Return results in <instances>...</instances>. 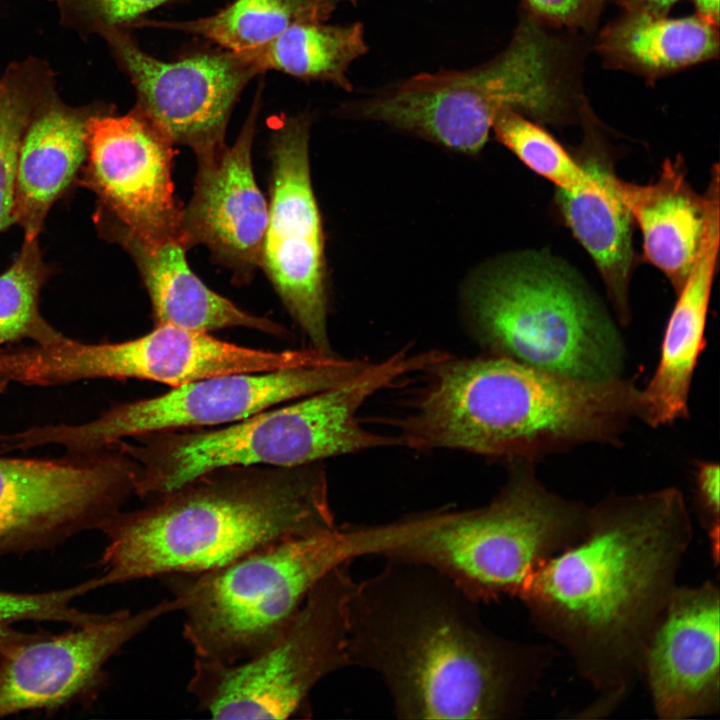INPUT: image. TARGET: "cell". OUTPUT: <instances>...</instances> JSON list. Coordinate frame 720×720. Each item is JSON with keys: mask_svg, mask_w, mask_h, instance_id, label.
Returning a JSON list of instances; mask_svg holds the SVG:
<instances>
[{"mask_svg": "<svg viewBox=\"0 0 720 720\" xmlns=\"http://www.w3.org/2000/svg\"><path fill=\"white\" fill-rule=\"evenodd\" d=\"M137 471L113 446L59 458L0 454V556L100 530L135 495Z\"/></svg>", "mask_w": 720, "mask_h": 720, "instance_id": "obj_13", "label": "cell"}, {"mask_svg": "<svg viewBox=\"0 0 720 720\" xmlns=\"http://www.w3.org/2000/svg\"><path fill=\"white\" fill-rule=\"evenodd\" d=\"M171 0H65V5L93 24L100 32L134 25L150 10Z\"/></svg>", "mask_w": 720, "mask_h": 720, "instance_id": "obj_33", "label": "cell"}, {"mask_svg": "<svg viewBox=\"0 0 720 720\" xmlns=\"http://www.w3.org/2000/svg\"><path fill=\"white\" fill-rule=\"evenodd\" d=\"M344 562L310 590L280 635L238 663L196 659L187 691L214 719H287L311 714L310 696L350 666L348 607L356 580Z\"/></svg>", "mask_w": 720, "mask_h": 720, "instance_id": "obj_10", "label": "cell"}, {"mask_svg": "<svg viewBox=\"0 0 720 720\" xmlns=\"http://www.w3.org/2000/svg\"><path fill=\"white\" fill-rule=\"evenodd\" d=\"M180 606L173 597L137 612L100 614L62 634L18 631L0 646V718L57 709L95 696L107 682L108 661L159 617Z\"/></svg>", "mask_w": 720, "mask_h": 720, "instance_id": "obj_15", "label": "cell"}, {"mask_svg": "<svg viewBox=\"0 0 720 720\" xmlns=\"http://www.w3.org/2000/svg\"><path fill=\"white\" fill-rule=\"evenodd\" d=\"M703 194L686 177L678 155L666 159L655 181L627 182L616 177L617 192L642 233L643 258L660 270L678 292L697 258L713 192L719 186V168L711 169Z\"/></svg>", "mask_w": 720, "mask_h": 720, "instance_id": "obj_21", "label": "cell"}, {"mask_svg": "<svg viewBox=\"0 0 720 720\" xmlns=\"http://www.w3.org/2000/svg\"><path fill=\"white\" fill-rule=\"evenodd\" d=\"M337 528L321 463L233 465L202 473L120 511L100 529V587L198 573L264 546Z\"/></svg>", "mask_w": 720, "mask_h": 720, "instance_id": "obj_3", "label": "cell"}, {"mask_svg": "<svg viewBox=\"0 0 720 720\" xmlns=\"http://www.w3.org/2000/svg\"><path fill=\"white\" fill-rule=\"evenodd\" d=\"M259 108L258 94L235 143L197 157L194 192L181 209L178 229V241L186 249L205 245L240 279L260 264L268 220V203L251 159Z\"/></svg>", "mask_w": 720, "mask_h": 720, "instance_id": "obj_19", "label": "cell"}, {"mask_svg": "<svg viewBox=\"0 0 720 720\" xmlns=\"http://www.w3.org/2000/svg\"><path fill=\"white\" fill-rule=\"evenodd\" d=\"M421 372L422 385L394 424L400 445L416 450L522 460L616 440L637 416L639 390L622 377L577 379L496 354H446Z\"/></svg>", "mask_w": 720, "mask_h": 720, "instance_id": "obj_4", "label": "cell"}, {"mask_svg": "<svg viewBox=\"0 0 720 720\" xmlns=\"http://www.w3.org/2000/svg\"><path fill=\"white\" fill-rule=\"evenodd\" d=\"M588 519L589 508L552 493L524 470L484 506L412 513L348 530L357 558L428 565L481 604L518 597L539 565L583 537Z\"/></svg>", "mask_w": 720, "mask_h": 720, "instance_id": "obj_6", "label": "cell"}, {"mask_svg": "<svg viewBox=\"0 0 720 720\" xmlns=\"http://www.w3.org/2000/svg\"><path fill=\"white\" fill-rule=\"evenodd\" d=\"M696 497L700 517L707 530L711 552L718 562L719 551V466L716 463H700L695 473Z\"/></svg>", "mask_w": 720, "mask_h": 720, "instance_id": "obj_34", "label": "cell"}, {"mask_svg": "<svg viewBox=\"0 0 720 720\" xmlns=\"http://www.w3.org/2000/svg\"><path fill=\"white\" fill-rule=\"evenodd\" d=\"M466 304L475 336L491 354L577 379L621 377L625 352L615 322L556 256L505 257L472 283Z\"/></svg>", "mask_w": 720, "mask_h": 720, "instance_id": "obj_8", "label": "cell"}, {"mask_svg": "<svg viewBox=\"0 0 720 720\" xmlns=\"http://www.w3.org/2000/svg\"><path fill=\"white\" fill-rule=\"evenodd\" d=\"M719 209V199L714 198L697 258L677 292L658 365L645 388L639 390L637 416L653 427L688 416L690 386L706 344L705 325L719 252Z\"/></svg>", "mask_w": 720, "mask_h": 720, "instance_id": "obj_20", "label": "cell"}, {"mask_svg": "<svg viewBox=\"0 0 720 720\" xmlns=\"http://www.w3.org/2000/svg\"><path fill=\"white\" fill-rule=\"evenodd\" d=\"M84 594L81 584L40 593H18L0 590V646L18 631L20 621H57L77 625L86 618L85 611L72 605Z\"/></svg>", "mask_w": 720, "mask_h": 720, "instance_id": "obj_31", "label": "cell"}, {"mask_svg": "<svg viewBox=\"0 0 720 720\" xmlns=\"http://www.w3.org/2000/svg\"><path fill=\"white\" fill-rule=\"evenodd\" d=\"M334 353L311 346L271 351L240 346L208 332L155 325L140 337L88 344L67 336L49 344L0 349V374L10 382L53 386L86 379H140L172 388L199 379L323 363Z\"/></svg>", "mask_w": 720, "mask_h": 720, "instance_id": "obj_11", "label": "cell"}, {"mask_svg": "<svg viewBox=\"0 0 720 720\" xmlns=\"http://www.w3.org/2000/svg\"><path fill=\"white\" fill-rule=\"evenodd\" d=\"M595 48L607 68L653 82L717 59L718 24L697 13L672 18L624 11L599 32Z\"/></svg>", "mask_w": 720, "mask_h": 720, "instance_id": "obj_25", "label": "cell"}, {"mask_svg": "<svg viewBox=\"0 0 720 720\" xmlns=\"http://www.w3.org/2000/svg\"><path fill=\"white\" fill-rule=\"evenodd\" d=\"M419 367L416 355L399 351L380 362H370L337 386L229 425L146 433L111 445L136 462L135 495L147 502L219 467H294L400 445L396 436L364 428L358 413L369 398Z\"/></svg>", "mask_w": 720, "mask_h": 720, "instance_id": "obj_5", "label": "cell"}, {"mask_svg": "<svg viewBox=\"0 0 720 720\" xmlns=\"http://www.w3.org/2000/svg\"><path fill=\"white\" fill-rule=\"evenodd\" d=\"M41 88L33 71L19 67L0 81V231L14 223L17 153Z\"/></svg>", "mask_w": 720, "mask_h": 720, "instance_id": "obj_30", "label": "cell"}, {"mask_svg": "<svg viewBox=\"0 0 720 720\" xmlns=\"http://www.w3.org/2000/svg\"><path fill=\"white\" fill-rule=\"evenodd\" d=\"M522 11L508 46L464 71L420 73L378 94L380 119L464 153L486 144L496 112L513 109L539 123L581 119L582 49Z\"/></svg>", "mask_w": 720, "mask_h": 720, "instance_id": "obj_7", "label": "cell"}, {"mask_svg": "<svg viewBox=\"0 0 720 720\" xmlns=\"http://www.w3.org/2000/svg\"><path fill=\"white\" fill-rule=\"evenodd\" d=\"M86 139L89 183L118 224L144 239L178 240L169 137L136 105L90 115Z\"/></svg>", "mask_w": 720, "mask_h": 720, "instance_id": "obj_17", "label": "cell"}, {"mask_svg": "<svg viewBox=\"0 0 720 720\" xmlns=\"http://www.w3.org/2000/svg\"><path fill=\"white\" fill-rule=\"evenodd\" d=\"M117 239L134 258L148 291L155 325L208 332L243 327L278 338L282 325L237 307L207 287L189 268L186 248L175 239L138 237L119 224Z\"/></svg>", "mask_w": 720, "mask_h": 720, "instance_id": "obj_23", "label": "cell"}, {"mask_svg": "<svg viewBox=\"0 0 720 720\" xmlns=\"http://www.w3.org/2000/svg\"><path fill=\"white\" fill-rule=\"evenodd\" d=\"M128 73L137 106L173 143L196 156L225 145V131L241 92L258 70L232 51L200 53L173 62L143 51L121 28L100 31Z\"/></svg>", "mask_w": 720, "mask_h": 720, "instance_id": "obj_16", "label": "cell"}, {"mask_svg": "<svg viewBox=\"0 0 720 720\" xmlns=\"http://www.w3.org/2000/svg\"><path fill=\"white\" fill-rule=\"evenodd\" d=\"M367 50L361 23L339 26L302 22L267 44L238 54L259 73L274 70L304 80L328 81L351 91L348 67Z\"/></svg>", "mask_w": 720, "mask_h": 720, "instance_id": "obj_26", "label": "cell"}, {"mask_svg": "<svg viewBox=\"0 0 720 720\" xmlns=\"http://www.w3.org/2000/svg\"><path fill=\"white\" fill-rule=\"evenodd\" d=\"M327 1L333 2L335 4H337L338 2H349L350 4L355 5L357 3V0H327Z\"/></svg>", "mask_w": 720, "mask_h": 720, "instance_id": "obj_38", "label": "cell"}, {"mask_svg": "<svg viewBox=\"0 0 720 720\" xmlns=\"http://www.w3.org/2000/svg\"><path fill=\"white\" fill-rule=\"evenodd\" d=\"M696 13L712 23L719 24V0H692Z\"/></svg>", "mask_w": 720, "mask_h": 720, "instance_id": "obj_36", "label": "cell"}, {"mask_svg": "<svg viewBox=\"0 0 720 720\" xmlns=\"http://www.w3.org/2000/svg\"><path fill=\"white\" fill-rule=\"evenodd\" d=\"M492 130L497 139L529 169L552 182L556 189L570 190L583 185L587 173L539 122L510 108L499 109Z\"/></svg>", "mask_w": 720, "mask_h": 720, "instance_id": "obj_29", "label": "cell"}, {"mask_svg": "<svg viewBox=\"0 0 720 720\" xmlns=\"http://www.w3.org/2000/svg\"><path fill=\"white\" fill-rule=\"evenodd\" d=\"M385 560L349 601L350 666L381 678L399 719L518 716L547 650L495 633L480 603L433 567Z\"/></svg>", "mask_w": 720, "mask_h": 720, "instance_id": "obj_2", "label": "cell"}, {"mask_svg": "<svg viewBox=\"0 0 720 720\" xmlns=\"http://www.w3.org/2000/svg\"><path fill=\"white\" fill-rule=\"evenodd\" d=\"M9 383H10V381L7 378H5L3 375L0 374V393L3 392L7 388Z\"/></svg>", "mask_w": 720, "mask_h": 720, "instance_id": "obj_37", "label": "cell"}, {"mask_svg": "<svg viewBox=\"0 0 720 720\" xmlns=\"http://www.w3.org/2000/svg\"><path fill=\"white\" fill-rule=\"evenodd\" d=\"M590 119L589 137L577 158L586 170L587 179L574 189H556V204L565 224L592 258L619 321L625 324L630 318L634 223L617 192V176L597 143Z\"/></svg>", "mask_w": 720, "mask_h": 720, "instance_id": "obj_22", "label": "cell"}, {"mask_svg": "<svg viewBox=\"0 0 720 720\" xmlns=\"http://www.w3.org/2000/svg\"><path fill=\"white\" fill-rule=\"evenodd\" d=\"M336 8L327 0H234L219 12L187 21L138 20L133 26L202 36L228 51L244 53L272 41L292 25L325 22Z\"/></svg>", "mask_w": 720, "mask_h": 720, "instance_id": "obj_27", "label": "cell"}, {"mask_svg": "<svg viewBox=\"0 0 720 720\" xmlns=\"http://www.w3.org/2000/svg\"><path fill=\"white\" fill-rule=\"evenodd\" d=\"M606 0H522L526 14L549 28L592 31Z\"/></svg>", "mask_w": 720, "mask_h": 720, "instance_id": "obj_32", "label": "cell"}, {"mask_svg": "<svg viewBox=\"0 0 720 720\" xmlns=\"http://www.w3.org/2000/svg\"><path fill=\"white\" fill-rule=\"evenodd\" d=\"M368 361L333 355L315 365L244 372L199 379L169 392L116 403L81 424L30 427L31 447L56 444L69 454H90L146 433L225 426L255 413L337 386L360 373Z\"/></svg>", "mask_w": 720, "mask_h": 720, "instance_id": "obj_12", "label": "cell"}, {"mask_svg": "<svg viewBox=\"0 0 720 720\" xmlns=\"http://www.w3.org/2000/svg\"><path fill=\"white\" fill-rule=\"evenodd\" d=\"M692 528L675 488L609 497L589 508L583 537L539 565L518 595L597 693L588 712H612L641 677Z\"/></svg>", "mask_w": 720, "mask_h": 720, "instance_id": "obj_1", "label": "cell"}, {"mask_svg": "<svg viewBox=\"0 0 720 720\" xmlns=\"http://www.w3.org/2000/svg\"><path fill=\"white\" fill-rule=\"evenodd\" d=\"M46 275L37 238L24 239L15 261L0 275V346L23 339L49 344L65 337L39 310Z\"/></svg>", "mask_w": 720, "mask_h": 720, "instance_id": "obj_28", "label": "cell"}, {"mask_svg": "<svg viewBox=\"0 0 720 720\" xmlns=\"http://www.w3.org/2000/svg\"><path fill=\"white\" fill-rule=\"evenodd\" d=\"M355 558L342 526L285 539L207 571L162 579L181 603L183 637L195 658L234 664L269 646L315 584Z\"/></svg>", "mask_w": 720, "mask_h": 720, "instance_id": "obj_9", "label": "cell"}, {"mask_svg": "<svg viewBox=\"0 0 720 720\" xmlns=\"http://www.w3.org/2000/svg\"><path fill=\"white\" fill-rule=\"evenodd\" d=\"M310 121L280 120L271 140V193L260 264L309 346L334 353L327 326L324 239L309 168Z\"/></svg>", "mask_w": 720, "mask_h": 720, "instance_id": "obj_14", "label": "cell"}, {"mask_svg": "<svg viewBox=\"0 0 720 720\" xmlns=\"http://www.w3.org/2000/svg\"><path fill=\"white\" fill-rule=\"evenodd\" d=\"M625 11L666 15L678 0H613Z\"/></svg>", "mask_w": 720, "mask_h": 720, "instance_id": "obj_35", "label": "cell"}, {"mask_svg": "<svg viewBox=\"0 0 720 720\" xmlns=\"http://www.w3.org/2000/svg\"><path fill=\"white\" fill-rule=\"evenodd\" d=\"M720 592L705 581L678 585L645 651L642 675L655 715L710 716L720 705Z\"/></svg>", "mask_w": 720, "mask_h": 720, "instance_id": "obj_18", "label": "cell"}, {"mask_svg": "<svg viewBox=\"0 0 720 720\" xmlns=\"http://www.w3.org/2000/svg\"><path fill=\"white\" fill-rule=\"evenodd\" d=\"M90 115L56 98L38 100L23 132L16 161L13 220L35 239L55 200L87 156Z\"/></svg>", "mask_w": 720, "mask_h": 720, "instance_id": "obj_24", "label": "cell"}]
</instances>
